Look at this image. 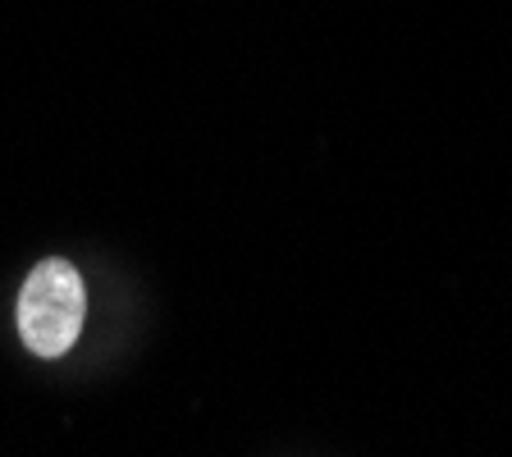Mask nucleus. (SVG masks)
<instances>
[{"instance_id": "nucleus-1", "label": "nucleus", "mask_w": 512, "mask_h": 457, "mask_svg": "<svg viewBox=\"0 0 512 457\" xmlns=\"http://www.w3.org/2000/svg\"><path fill=\"white\" fill-rule=\"evenodd\" d=\"M87 284L74 261L46 256L28 270L19 293V339L32 357H64L83 334Z\"/></svg>"}]
</instances>
